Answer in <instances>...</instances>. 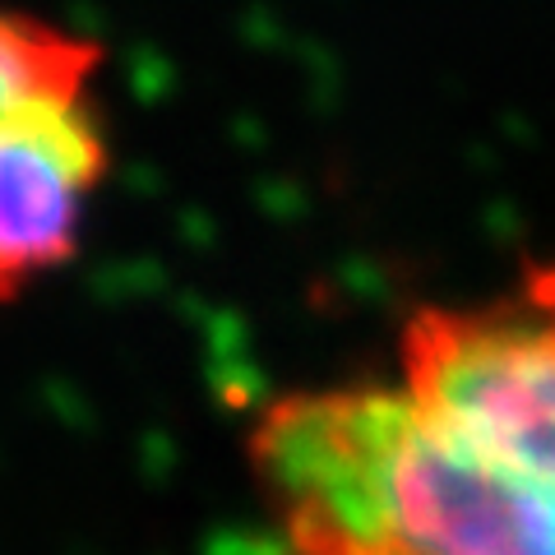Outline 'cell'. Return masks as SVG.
<instances>
[{
  "mask_svg": "<svg viewBox=\"0 0 555 555\" xmlns=\"http://www.w3.org/2000/svg\"><path fill=\"white\" fill-rule=\"evenodd\" d=\"M250 454L292 555H555V315L416 310L403 385L278 398Z\"/></svg>",
  "mask_w": 555,
  "mask_h": 555,
  "instance_id": "6da1fadb",
  "label": "cell"
},
{
  "mask_svg": "<svg viewBox=\"0 0 555 555\" xmlns=\"http://www.w3.org/2000/svg\"><path fill=\"white\" fill-rule=\"evenodd\" d=\"M98 69L93 38L0 5V306L20 301L79 250L112 163Z\"/></svg>",
  "mask_w": 555,
  "mask_h": 555,
  "instance_id": "7a4b0ae2",
  "label": "cell"
},
{
  "mask_svg": "<svg viewBox=\"0 0 555 555\" xmlns=\"http://www.w3.org/2000/svg\"><path fill=\"white\" fill-rule=\"evenodd\" d=\"M528 301H532L537 310H551V315H555V264L537 269V273L528 278Z\"/></svg>",
  "mask_w": 555,
  "mask_h": 555,
  "instance_id": "3957f363",
  "label": "cell"
},
{
  "mask_svg": "<svg viewBox=\"0 0 555 555\" xmlns=\"http://www.w3.org/2000/svg\"><path fill=\"white\" fill-rule=\"evenodd\" d=\"M287 555H292V551H287Z\"/></svg>",
  "mask_w": 555,
  "mask_h": 555,
  "instance_id": "277c9868",
  "label": "cell"
}]
</instances>
